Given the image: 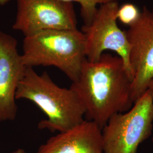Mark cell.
Segmentation results:
<instances>
[{
  "label": "cell",
  "mask_w": 153,
  "mask_h": 153,
  "mask_svg": "<svg viewBox=\"0 0 153 153\" xmlns=\"http://www.w3.org/2000/svg\"><path fill=\"white\" fill-rule=\"evenodd\" d=\"M140 14V12L136 6L126 3L119 7L117 17L122 23L129 26L137 21Z\"/></svg>",
  "instance_id": "cell-11"
},
{
  "label": "cell",
  "mask_w": 153,
  "mask_h": 153,
  "mask_svg": "<svg viewBox=\"0 0 153 153\" xmlns=\"http://www.w3.org/2000/svg\"><path fill=\"white\" fill-rule=\"evenodd\" d=\"M148 90H149V91L153 99V80L152 82L150 83L149 85V87H148Z\"/></svg>",
  "instance_id": "cell-12"
},
{
  "label": "cell",
  "mask_w": 153,
  "mask_h": 153,
  "mask_svg": "<svg viewBox=\"0 0 153 153\" xmlns=\"http://www.w3.org/2000/svg\"><path fill=\"white\" fill-rule=\"evenodd\" d=\"M132 81L121 57L103 53L97 61L85 60L70 88L82 104L86 120L102 129L113 115L131 108Z\"/></svg>",
  "instance_id": "cell-1"
},
{
  "label": "cell",
  "mask_w": 153,
  "mask_h": 153,
  "mask_svg": "<svg viewBox=\"0 0 153 153\" xmlns=\"http://www.w3.org/2000/svg\"><path fill=\"white\" fill-rule=\"evenodd\" d=\"M151 11H152V14H153V9L151 10Z\"/></svg>",
  "instance_id": "cell-14"
},
{
  "label": "cell",
  "mask_w": 153,
  "mask_h": 153,
  "mask_svg": "<svg viewBox=\"0 0 153 153\" xmlns=\"http://www.w3.org/2000/svg\"></svg>",
  "instance_id": "cell-15"
},
{
  "label": "cell",
  "mask_w": 153,
  "mask_h": 153,
  "mask_svg": "<svg viewBox=\"0 0 153 153\" xmlns=\"http://www.w3.org/2000/svg\"><path fill=\"white\" fill-rule=\"evenodd\" d=\"M119 5L117 1L100 5L91 23L82 27L85 36L86 56L88 61L98 60L105 51L115 52L124 62L126 69L133 78L129 64L131 45L126 31L117 24V13Z\"/></svg>",
  "instance_id": "cell-5"
},
{
  "label": "cell",
  "mask_w": 153,
  "mask_h": 153,
  "mask_svg": "<svg viewBox=\"0 0 153 153\" xmlns=\"http://www.w3.org/2000/svg\"><path fill=\"white\" fill-rule=\"evenodd\" d=\"M131 45L129 64L133 74V103L148 90L153 80V14L143 6L140 16L126 31Z\"/></svg>",
  "instance_id": "cell-7"
},
{
  "label": "cell",
  "mask_w": 153,
  "mask_h": 153,
  "mask_svg": "<svg viewBox=\"0 0 153 153\" xmlns=\"http://www.w3.org/2000/svg\"><path fill=\"white\" fill-rule=\"evenodd\" d=\"M10 153H27L23 149H18Z\"/></svg>",
  "instance_id": "cell-13"
},
{
  "label": "cell",
  "mask_w": 153,
  "mask_h": 153,
  "mask_svg": "<svg viewBox=\"0 0 153 153\" xmlns=\"http://www.w3.org/2000/svg\"><path fill=\"white\" fill-rule=\"evenodd\" d=\"M36 153H103L102 129L94 121L84 120L51 137Z\"/></svg>",
  "instance_id": "cell-9"
},
{
  "label": "cell",
  "mask_w": 153,
  "mask_h": 153,
  "mask_svg": "<svg viewBox=\"0 0 153 153\" xmlns=\"http://www.w3.org/2000/svg\"><path fill=\"white\" fill-rule=\"evenodd\" d=\"M16 98L32 102L46 115L38 123L39 129L59 133L85 120V109L76 93L71 88L59 86L46 71L38 74L33 68L27 67Z\"/></svg>",
  "instance_id": "cell-2"
},
{
  "label": "cell",
  "mask_w": 153,
  "mask_h": 153,
  "mask_svg": "<svg viewBox=\"0 0 153 153\" xmlns=\"http://www.w3.org/2000/svg\"><path fill=\"white\" fill-rule=\"evenodd\" d=\"M17 45L13 36L0 31V121L14 120L17 114L16 90L27 68Z\"/></svg>",
  "instance_id": "cell-8"
},
{
  "label": "cell",
  "mask_w": 153,
  "mask_h": 153,
  "mask_svg": "<svg viewBox=\"0 0 153 153\" xmlns=\"http://www.w3.org/2000/svg\"><path fill=\"white\" fill-rule=\"evenodd\" d=\"M14 30L27 36L44 30H73L77 25L73 3L60 0H16Z\"/></svg>",
  "instance_id": "cell-6"
},
{
  "label": "cell",
  "mask_w": 153,
  "mask_h": 153,
  "mask_svg": "<svg viewBox=\"0 0 153 153\" xmlns=\"http://www.w3.org/2000/svg\"><path fill=\"white\" fill-rule=\"evenodd\" d=\"M10 0H0V5H4ZM63 2H76L81 5V14L86 26L89 25L93 21L98 10L97 5L118 0H60Z\"/></svg>",
  "instance_id": "cell-10"
},
{
  "label": "cell",
  "mask_w": 153,
  "mask_h": 153,
  "mask_svg": "<svg viewBox=\"0 0 153 153\" xmlns=\"http://www.w3.org/2000/svg\"><path fill=\"white\" fill-rule=\"evenodd\" d=\"M85 49V35L77 28L44 30L25 37L21 59L26 67L55 66L74 82L87 59Z\"/></svg>",
  "instance_id": "cell-3"
},
{
  "label": "cell",
  "mask_w": 153,
  "mask_h": 153,
  "mask_svg": "<svg viewBox=\"0 0 153 153\" xmlns=\"http://www.w3.org/2000/svg\"><path fill=\"white\" fill-rule=\"evenodd\" d=\"M126 112L113 115L102 128L103 153H137L150 136L153 126V99L149 90Z\"/></svg>",
  "instance_id": "cell-4"
}]
</instances>
